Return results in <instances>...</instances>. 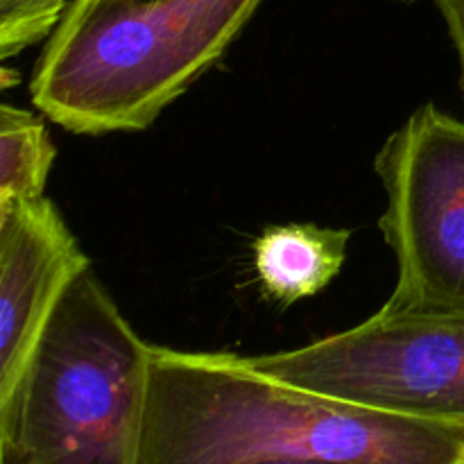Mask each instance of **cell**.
I'll use <instances>...</instances> for the list:
<instances>
[{"mask_svg":"<svg viewBox=\"0 0 464 464\" xmlns=\"http://www.w3.org/2000/svg\"><path fill=\"white\" fill-rule=\"evenodd\" d=\"M440 14L444 16L451 34L453 45L458 50V59H460V91L464 98V0H435Z\"/></svg>","mask_w":464,"mask_h":464,"instance_id":"obj_10","label":"cell"},{"mask_svg":"<svg viewBox=\"0 0 464 464\" xmlns=\"http://www.w3.org/2000/svg\"><path fill=\"white\" fill-rule=\"evenodd\" d=\"M91 258L45 195L0 204V394L30 361Z\"/></svg>","mask_w":464,"mask_h":464,"instance_id":"obj_6","label":"cell"},{"mask_svg":"<svg viewBox=\"0 0 464 464\" xmlns=\"http://www.w3.org/2000/svg\"><path fill=\"white\" fill-rule=\"evenodd\" d=\"M464 464V421L426 420L297 388L245 356L150 344L139 464Z\"/></svg>","mask_w":464,"mask_h":464,"instance_id":"obj_1","label":"cell"},{"mask_svg":"<svg viewBox=\"0 0 464 464\" xmlns=\"http://www.w3.org/2000/svg\"><path fill=\"white\" fill-rule=\"evenodd\" d=\"M397 284L379 315L464 317V122L417 109L374 159Z\"/></svg>","mask_w":464,"mask_h":464,"instance_id":"obj_4","label":"cell"},{"mask_svg":"<svg viewBox=\"0 0 464 464\" xmlns=\"http://www.w3.org/2000/svg\"><path fill=\"white\" fill-rule=\"evenodd\" d=\"M54 145L34 113L0 107V204L41 198L54 163Z\"/></svg>","mask_w":464,"mask_h":464,"instance_id":"obj_8","label":"cell"},{"mask_svg":"<svg viewBox=\"0 0 464 464\" xmlns=\"http://www.w3.org/2000/svg\"><path fill=\"white\" fill-rule=\"evenodd\" d=\"M349 229L313 222L272 225L254 240V272L261 293L276 306L315 297L347 263Z\"/></svg>","mask_w":464,"mask_h":464,"instance_id":"obj_7","label":"cell"},{"mask_svg":"<svg viewBox=\"0 0 464 464\" xmlns=\"http://www.w3.org/2000/svg\"><path fill=\"white\" fill-rule=\"evenodd\" d=\"M297 388L426 420L464 421V317H385L290 352L245 356Z\"/></svg>","mask_w":464,"mask_h":464,"instance_id":"obj_5","label":"cell"},{"mask_svg":"<svg viewBox=\"0 0 464 464\" xmlns=\"http://www.w3.org/2000/svg\"><path fill=\"white\" fill-rule=\"evenodd\" d=\"M247 464H343V462H326V460H304V458H281V460H261Z\"/></svg>","mask_w":464,"mask_h":464,"instance_id":"obj_11","label":"cell"},{"mask_svg":"<svg viewBox=\"0 0 464 464\" xmlns=\"http://www.w3.org/2000/svg\"><path fill=\"white\" fill-rule=\"evenodd\" d=\"M150 344L86 270L0 394V464H139Z\"/></svg>","mask_w":464,"mask_h":464,"instance_id":"obj_3","label":"cell"},{"mask_svg":"<svg viewBox=\"0 0 464 464\" xmlns=\"http://www.w3.org/2000/svg\"><path fill=\"white\" fill-rule=\"evenodd\" d=\"M72 0H0V57L9 59L45 39Z\"/></svg>","mask_w":464,"mask_h":464,"instance_id":"obj_9","label":"cell"},{"mask_svg":"<svg viewBox=\"0 0 464 464\" xmlns=\"http://www.w3.org/2000/svg\"><path fill=\"white\" fill-rule=\"evenodd\" d=\"M394 3H401V5H411V3H417V0H394Z\"/></svg>","mask_w":464,"mask_h":464,"instance_id":"obj_12","label":"cell"},{"mask_svg":"<svg viewBox=\"0 0 464 464\" xmlns=\"http://www.w3.org/2000/svg\"><path fill=\"white\" fill-rule=\"evenodd\" d=\"M263 0H72L32 72V102L75 134L152 125L227 53Z\"/></svg>","mask_w":464,"mask_h":464,"instance_id":"obj_2","label":"cell"}]
</instances>
